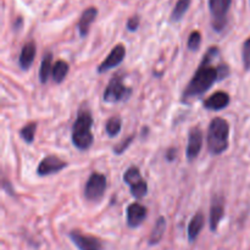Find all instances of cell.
<instances>
[{
    "label": "cell",
    "instance_id": "11",
    "mask_svg": "<svg viewBox=\"0 0 250 250\" xmlns=\"http://www.w3.org/2000/svg\"><path fill=\"white\" fill-rule=\"evenodd\" d=\"M126 46L125 44L119 43L112 48V50L107 54L106 58L99 63V66L97 67V72L99 75H104L107 71L112 70V68H116L117 66L121 65L124 62L125 58H126Z\"/></svg>",
    "mask_w": 250,
    "mask_h": 250
},
{
    "label": "cell",
    "instance_id": "28",
    "mask_svg": "<svg viewBox=\"0 0 250 250\" xmlns=\"http://www.w3.org/2000/svg\"><path fill=\"white\" fill-rule=\"evenodd\" d=\"M217 72H219V82L226 80L231 75V67L227 62H220L217 65Z\"/></svg>",
    "mask_w": 250,
    "mask_h": 250
},
{
    "label": "cell",
    "instance_id": "4",
    "mask_svg": "<svg viewBox=\"0 0 250 250\" xmlns=\"http://www.w3.org/2000/svg\"><path fill=\"white\" fill-rule=\"evenodd\" d=\"M133 89L125 84V76L122 72H117L110 78L103 93V100L106 104L125 103L132 97Z\"/></svg>",
    "mask_w": 250,
    "mask_h": 250
},
{
    "label": "cell",
    "instance_id": "7",
    "mask_svg": "<svg viewBox=\"0 0 250 250\" xmlns=\"http://www.w3.org/2000/svg\"><path fill=\"white\" fill-rule=\"evenodd\" d=\"M107 188V178L104 173L92 172L84 185V198L90 203H99Z\"/></svg>",
    "mask_w": 250,
    "mask_h": 250
},
{
    "label": "cell",
    "instance_id": "29",
    "mask_svg": "<svg viewBox=\"0 0 250 250\" xmlns=\"http://www.w3.org/2000/svg\"><path fill=\"white\" fill-rule=\"evenodd\" d=\"M177 151L178 150L176 146H170L165 153L166 161H167V163H173V161L176 160V158H177Z\"/></svg>",
    "mask_w": 250,
    "mask_h": 250
},
{
    "label": "cell",
    "instance_id": "17",
    "mask_svg": "<svg viewBox=\"0 0 250 250\" xmlns=\"http://www.w3.org/2000/svg\"><path fill=\"white\" fill-rule=\"evenodd\" d=\"M204 225L205 217L203 212H197V214L193 215L187 227V238L189 243H194L197 241L199 234L202 233L203 229H204Z\"/></svg>",
    "mask_w": 250,
    "mask_h": 250
},
{
    "label": "cell",
    "instance_id": "25",
    "mask_svg": "<svg viewBox=\"0 0 250 250\" xmlns=\"http://www.w3.org/2000/svg\"><path fill=\"white\" fill-rule=\"evenodd\" d=\"M136 137H137V133L131 134V136H128L127 138H125L121 143L117 144L116 146H114L112 151H114L115 155H124V154L126 153L127 149H128L129 146H131V144L133 143V141L136 139Z\"/></svg>",
    "mask_w": 250,
    "mask_h": 250
},
{
    "label": "cell",
    "instance_id": "21",
    "mask_svg": "<svg viewBox=\"0 0 250 250\" xmlns=\"http://www.w3.org/2000/svg\"><path fill=\"white\" fill-rule=\"evenodd\" d=\"M122 131V119L119 115H114V116L109 117L105 124V132L110 138H115L119 136Z\"/></svg>",
    "mask_w": 250,
    "mask_h": 250
},
{
    "label": "cell",
    "instance_id": "6",
    "mask_svg": "<svg viewBox=\"0 0 250 250\" xmlns=\"http://www.w3.org/2000/svg\"><path fill=\"white\" fill-rule=\"evenodd\" d=\"M233 0H208L211 15V27L216 33H222L229 22V11Z\"/></svg>",
    "mask_w": 250,
    "mask_h": 250
},
{
    "label": "cell",
    "instance_id": "14",
    "mask_svg": "<svg viewBox=\"0 0 250 250\" xmlns=\"http://www.w3.org/2000/svg\"><path fill=\"white\" fill-rule=\"evenodd\" d=\"M229 103H231V97L229 93L217 90L203 102V107L209 111H221L229 106Z\"/></svg>",
    "mask_w": 250,
    "mask_h": 250
},
{
    "label": "cell",
    "instance_id": "30",
    "mask_svg": "<svg viewBox=\"0 0 250 250\" xmlns=\"http://www.w3.org/2000/svg\"><path fill=\"white\" fill-rule=\"evenodd\" d=\"M2 189H4L5 192H6L9 195H11V197H15V189H14V187H12L11 182L6 181L5 178L2 180Z\"/></svg>",
    "mask_w": 250,
    "mask_h": 250
},
{
    "label": "cell",
    "instance_id": "31",
    "mask_svg": "<svg viewBox=\"0 0 250 250\" xmlns=\"http://www.w3.org/2000/svg\"><path fill=\"white\" fill-rule=\"evenodd\" d=\"M12 27H14V31H19V29H21L22 27H23V19H22L21 16L17 17L16 21H15L14 24H12Z\"/></svg>",
    "mask_w": 250,
    "mask_h": 250
},
{
    "label": "cell",
    "instance_id": "26",
    "mask_svg": "<svg viewBox=\"0 0 250 250\" xmlns=\"http://www.w3.org/2000/svg\"><path fill=\"white\" fill-rule=\"evenodd\" d=\"M242 60H243L244 70L249 71L250 70V37L248 39H246V42L243 43V46H242Z\"/></svg>",
    "mask_w": 250,
    "mask_h": 250
},
{
    "label": "cell",
    "instance_id": "15",
    "mask_svg": "<svg viewBox=\"0 0 250 250\" xmlns=\"http://www.w3.org/2000/svg\"><path fill=\"white\" fill-rule=\"evenodd\" d=\"M98 14H99V11H98V9L95 6H89L83 10L82 15H81L80 20L77 22L78 34H80L81 38H85L89 34L90 26L97 20Z\"/></svg>",
    "mask_w": 250,
    "mask_h": 250
},
{
    "label": "cell",
    "instance_id": "13",
    "mask_svg": "<svg viewBox=\"0 0 250 250\" xmlns=\"http://www.w3.org/2000/svg\"><path fill=\"white\" fill-rule=\"evenodd\" d=\"M225 217V199L220 195H214L210 205L209 214V227L212 233L219 229L220 224Z\"/></svg>",
    "mask_w": 250,
    "mask_h": 250
},
{
    "label": "cell",
    "instance_id": "18",
    "mask_svg": "<svg viewBox=\"0 0 250 250\" xmlns=\"http://www.w3.org/2000/svg\"><path fill=\"white\" fill-rule=\"evenodd\" d=\"M166 227H167V221H166L165 216H159L156 219L155 224H154L153 229L150 232V236L148 238V246L154 247L158 246L161 241H163L164 236H165Z\"/></svg>",
    "mask_w": 250,
    "mask_h": 250
},
{
    "label": "cell",
    "instance_id": "1",
    "mask_svg": "<svg viewBox=\"0 0 250 250\" xmlns=\"http://www.w3.org/2000/svg\"><path fill=\"white\" fill-rule=\"evenodd\" d=\"M220 54H221V50L217 45H211L205 51L194 75L183 90L182 97H181V102L183 104H190L194 100L199 99L208 90L211 89L215 83L219 82L217 65L214 66L212 62L215 59L219 58Z\"/></svg>",
    "mask_w": 250,
    "mask_h": 250
},
{
    "label": "cell",
    "instance_id": "19",
    "mask_svg": "<svg viewBox=\"0 0 250 250\" xmlns=\"http://www.w3.org/2000/svg\"><path fill=\"white\" fill-rule=\"evenodd\" d=\"M53 53L51 51H46L43 55L41 61V66H39L38 71V78L41 84H46L49 78L51 77V72H53Z\"/></svg>",
    "mask_w": 250,
    "mask_h": 250
},
{
    "label": "cell",
    "instance_id": "2",
    "mask_svg": "<svg viewBox=\"0 0 250 250\" xmlns=\"http://www.w3.org/2000/svg\"><path fill=\"white\" fill-rule=\"evenodd\" d=\"M93 125H94V119L90 110L87 107H81L71 127V142L77 150L87 151L93 146L94 143V134L92 131Z\"/></svg>",
    "mask_w": 250,
    "mask_h": 250
},
{
    "label": "cell",
    "instance_id": "16",
    "mask_svg": "<svg viewBox=\"0 0 250 250\" xmlns=\"http://www.w3.org/2000/svg\"><path fill=\"white\" fill-rule=\"evenodd\" d=\"M37 56V44L34 41H28L23 44L19 56V67L22 71H28L33 65Z\"/></svg>",
    "mask_w": 250,
    "mask_h": 250
},
{
    "label": "cell",
    "instance_id": "5",
    "mask_svg": "<svg viewBox=\"0 0 250 250\" xmlns=\"http://www.w3.org/2000/svg\"><path fill=\"white\" fill-rule=\"evenodd\" d=\"M124 182L125 185L128 186L129 193H131L132 197L136 200H141L148 194V182L144 180V177L142 176L141 170H139L138 166L132 165L125 171L124 173Z\"/></svg>",
    "mask_w": 250,
    "mask_h": 250
},
{
    "label": "cell",
    "instance_id": "12",
    "mask_svg": "<svg viewBox=\"0 0 250 250\" xmlns=\"http://www.w3.org/2000/svg\"><path fill=\"white\" fill-rule=\"evenodd\" d=\"M146 216H148V209L146 205L141 204V203H131L126 208V224L128 229H138L146 221Z\"/></svg>",
    "mask_w": 250,
    "mask_h": 250
},
{
    "label": "cell",
    "instance_id": "22",
    "mask_svg": "<svg viewBox=\"0 0 250 250\" xmlns=\"http://www.w3.org/2000/svg\"><path fill=\"white\" fill-rule=\"evenodd\" d=\"M37 128H38V124H37V122H28V124L24 125V126L19 131L20 138H21L26 144L31 146V144H33L34 138H36Z\"/></svg>",
    "mask_w": 250,
    "mask_h": 250
},
{
    "label": "cell",
    "instance_id": "27",
    "mask_svg": "<svg viewBox=\"0 0 250 250\" xmlns=\"http://www.w3.org/2000/svg\"><path fill=\"white\" fill-rule=\"evenodd\" d=\"M139 26H141V17L138 15H133L132 17H129L126 22V28L127 31L134 33V32L138 31Z\"/></svg>",
    "mask_w": 250,
    "mask_h": 250
},
{
    "label": "cell",
    "instance_id": "20",
    "mask_svg": "<svg viewBox=\"0 0 250 250\" xmlns=\"http://www.w3.org/2000/svg\"><path fill=\"white\" fill-rule=\"evenodd\" d=\"M70 72V65L65 60H58L53 66L51 78L56 84H61Z\"/></svg>",
    "mask_w": 250,
    "mask_h": 250
},
{
    "label": "cell",
    "instance_id": "3",
    "mask_svg": "<svg viewBox=\"0 0 250 250\" xmlns=\"http://www.w3.org/2000/svg\"><path fill=\"white\" fill-rule=\"evenodd\" d=\"M208 150L211 155H221L229 146V124L224 117H214L207 133Z\"/></svg>",
    "mask_w": 250,
    "mask_h": 250
},
{
    "label": "cell",
    "instance_id": "24",
    "mask_svg": "<svg viewBox=\"0 0 250 250\" xmlns=\"http://www.w3.org/2000/svg\"><path fill=\"white\" fill-rule=\"evenodd\" d=\"M200 45H202V33L199 31H193L192 33L189 34L187 39V48L188 50L192 51V53H195V51L199 50Z\"/></svg>",
    "mask_w": 250,
    "mask_h": 250
},
{
    "label": "cell",
    "instance_id": "10",
    "mask_svg": "<svg viewBox=\"0 0 250 250\" xmlns=\"http://www.w3.org/2000/svg\"><path fill=\"white\" fill-rule=\"evenodd\" d=\"M204 143V133L199 126H194L188 131L187 138V148H186V158L188 163H193L197 160L200 151L203 149Z\"/></svg>",
    "mask_w": 250,
    "mask_h": 250
},
{
    "label": "cell",
    "instance_id": "8",
    "mask_svg": "<svg viewBox=\"0 0 250 250\" xmlns=\"http://www.w3.org/2000/svg\"><path fill=\"white\" fill-rule=\"evenodd\" d=\"M68 238L78 250H104V243L93 234H85L80 229L68 232Z\"/></svg>",
    "mask_w": 250,
    "mask_h": 250
},
{
    "label": "cell",
    "instance_id": "23",
    "mask_svg": "<svg viewBox=\"0 0 250 250\" xmlns=\"http://www.w3.org/2000/svg\"><path fill=\"white\" fill-rule=\"evenodd\" d=\"M190 2H192V0H177L175 7L172 9V12H171V22H180L189 10Z\"/></svg>",
    "mask_w": 250,
    "mask_h": 250
},
{
    "label": "cell",
    "instance_id": "9",
    "mask_svg": "<svg viewBox=\"0 0 250 250\" xmlns=\"http://www.w3.org/2000/svg\"><path fill=\"white\" fill-rule=\"evenodd\" d=\"M68 167L67 161L62 160L56 155H46L39 161L36 168V173L38 177H46V176L56 175L65 168Z\"/></svg>",
    "mask_w": 250,
    "mask_h": 250
}]
</instances>
